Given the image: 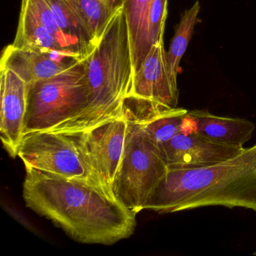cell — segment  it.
I'll use <instances>...</instances> for the list:
<instances>
[{"instance_id":"cell-1","label":"cell","mask_w":256,"mask_h":256,"mask_svg":"<svg viewBox=\"0 0 256 256\" xmlns=\"http://www.w3.org/2000/svg\"><path fill=\"white\" fill-rule=\"evenodd\" d=\"M26 206L50 220L78 242L112 245L134 230V212L86 179L26 168Z\"/></svg>"},{"instance_id":"cell-2","label":"cell","mask_w":256,"mask_h":256,"mask_svg":"<svg viewBox=\"0 0 256 256\" xmlns=\"http://www.w3.org/2000/svg\"><path fill=\"white\" fill-rule=\"evenodd\" d=\"M208 206L256 212V144L212 166L168 169L145 210L168 214Z\"/></svg>"},{"instance_id":"cell-3","label":"cell","mask_w":256,"mask_h":256,"mask_svg":"<svg viewBox=\"0 0 256 256\" xmlns=\"http://www.w3.org/2000/svg\"><path fill=\"white\" fill-rule=\"evenodd\" d=\"M84 64L88 106L77 116L52 131H85L116 118L124 112V101L130 94L134 74L124 6L108 23L95 48L84 58Z\"/></svg>"},{"instance_id":"cell-4","label":"cell","mask_w":256,"mask_h":256,"mask_svg":"<svg viewBox=\"0 0 256 256\" xmlns=\"http://www.w3.org/2000/svg\"><path fill=\"white\" fill-rule=\"evenodd\" d=\"M124 112L128 126L113 193L116 200L137 214L145 210L156 187L166 176L168 166L156 146L145 134L142 121Z\"/></svg>"},{"instance_id":"cell-5","label":"cell","mask_w":256,"mask_h":256,"mask_svg":"<svg viewBox=\"0 0 256 256\" xmlns=\"http://www.w3.org/2000/svg\"><path fill=\"white\" fill-rule=\"evenodd\" d=\"M28 85L24 134L54 130L88 106L84 59L60 74Z\"/></svg>"},{"instance_id":"cell-6","label":"cell","mask_w":256,"mask_h":256,"mask_svg":"<svg viewBox=\"0 0 256 256\" xmlns=\"http://www.w3.org/2000/svg\"><path fill=\"white\" fill-rule=\"evenodd\" d=\"M127 126L128 120L122 112L90 130L66 133L76 145L89 180L114 199V182L124 156Z\"/></svg>"},{"instance_id":"cell-7","label":"cell","mask_w":256,"mask_h":256,"mask_svg":"<svg viewBox=\"0 0 256 256\" xmlns=\"http://www.w3.org/2000/svg\"><path fill=\"white\" fill-rule=\"evenodd\" d=\"M17 156L25 168L89 180L76 145L66 133L52 130L26 133L22 138Z\"/></svg>"},{"instance_id":"cell-8","label":"cell","mask_w":256,"mask_h":256,"mask_svg":"<svg viewBox=\"0 0 256 256\" xmlns=\"http://www.w3.org/2000/svg\"><path fill=\"white\" fill-rule=\"evenodd\" d=\"M156 148L168 169L212 166L233 156L244 148L217 143L186 128Z\"/></svg>"},{"instance_id":"cell-9","label":"cell","mask_w":256,"mask_h":256,"mask_svg":"<svg viewBox=\"0 0 256 256\" xmlns=\"http://www.w3.org/2000/svg\"><path fill=\"white\" fill-rule=\"evenodd\" d=\"M128 96L149 100L168 109L178 108V82L169 72L163 40L151 47L140 68L133 74Z\"/></svg>"},{"instance_id":"cell-10","label":"cell","mask_w":256,"mask_h":256,"mask_svg":"<svg viewBox=\"0 0 256 256\" xmlns=\"http://www.w3.org/2000/svg\"><path fill=\"white\" fill-rule=\"evenodd\" d=\"M0 138L10 156H17L24 134L29 85L10 68H0Z\"/></svg>"},{"instance_id":"cell-11","label":"cell","mask_w":256,"mask_h":256,"mask_svg":"<svg viewBox=\"0 0 256 256\" xmlns=\"http://www.w3.org/2000/svg\"><path fill=\"white\" fill-rule=\"evenodd\" d=\"M84 60L76 54L62 52H40L7 46L2 54L0 68H10L28 84L50 78Z\"/></svg>"},{"instance_id":"cell-12","label":"cell","mask_w":256,"mask_h":256,"mask_svg":"<svg viewBox=\"0 0 256 256\" xmlns=\"http://www.w3.org/2000/svg\"><path fill=\"white\" fill-rule=\"evenodd\" d=\"M185 128L217 143L244 148L256 126L242 118L216 116L206 110L187 112Z\"/></svg>"},{"instance_id":"cell-13","label":"cell","mask_w":256,"mask_h":256,"mask_svg":"<svg viewBox=\"0 0 256 256\" xmlns=\"http://www.w3.org/2000/svg\"><path fill=\"white\" fill-rule=\"evenodd\" d=\"M152 1L154 0H125L124 2L134 73L140 68L150 52L148 44V19Z\"/></svg>"},{"instance_id":"cell-14","label":"cell","mask_w":256,"mask_h":256,"mask_svg":"<svg viewBox=\"0 0 256 256\" xmlns=\"http://www.w3.org/2000/svg\"><path fill=\"white\" fill-rule=\"evenodd\" d=\"M60 29L83 59L90 54L96 44L90 32L66 0H47Z\"/></svg>"},{"instance_id":"cell-15","label":"cell","mask_w":256,"mask_h":256,"mask_svg":"<svg viewBox=\"0 0 256 256\" xmlns=\"http://www.w3.org/2000/svg\"><path fill=\"white\" fill-rule=\"evenodd\" d=\"M12 46L24 50L70 53L23 6L20 10L16 38Z\"/></svg>"},{"instance_id":"cell-16","label":"cell","mask_w":256,"mask_h":256,"mask_svg":"<svg viewBox=\"0 0 256 256\" xmlns=\"http://www.w3.org/2000/svg\"><path fill=\"white\" fill-rule=\"evenodd\" d=\"M90 32L96 44L108 23L125 0H66Z\"/></svg>"},{"instance_id":"cell-17","label":"cell","mask_w":256,"mask_h":256,"mask_svg":"<svg viewBox=\"0 0 256 256\" xmlns=\"http://www.w3.org/2000/svg\"><path fill=\"white\" fill-rule=\"evenodd\" d=\"M200 8V4L197 1L191 8L182 13L180 22L176 26L174 36L170 42L168 52H166L168 70L175 82H178L180 62L192 36Z\"/></svg>"},{"instance_id":"cell-18","label":"cell","mask_w":256,"mask_h":256,"mask_svg":"<svg viewBox=\"0 0 256 256\" xmlns=\"http://www.w3.org/2000/svg\"><path fill=\"white\" fill-rule=\"evenodd\" d=\"M187 112L188 110L180 108L168 109L148 120H139L142 121L148 138L158 146L184 130Z\"/></svg>"},{"instance_id":"cell-19","label":"cell","mask_w":256,"mask_h":256,"mask_svg":"<svg viewBox=\"0 0 256 256\" xmlns=\"http://www.w3.org/2000/svg\"><path fill=\"white\" fill-rule=\"evenodd\" d=\"M22 6H24L35 17V18L56 38V41L61 44L62 48H64L70 53L77 54L74 52L68 38L58 26L53 12H52L47 0H22Z\"/></svg>"},{"instance_id":"cell-20","label":"cell","mask_w":256,"mask_h":256,"mask_svg":"<svg viewBox=\"0 0 256 256\" xmlns=\"http://www.w3.org/2000/svg\"><path fill=\"white\" fill-rule=\"evenodd\" d=\"M168 14V0H154L148 19V44L151 47L163 40Z\"/></svg>"},{"instance_id":"cell-21","label":"cell","mask_w":256,"mask_h":256,"mask_svg":"<svg viewBox=\"0 0 256 256\" xmlns=\"http://www.w3.org/2000/svg\"><path fill=\"white\" fill-rule=\"evenodd\" d=\"M253 254H254V256H256V251L254 252H253Z\"/></svg>"}]
</instances>
